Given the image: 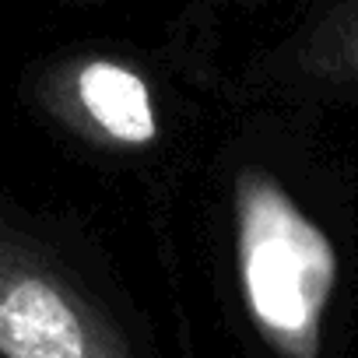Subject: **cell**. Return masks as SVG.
Returning a JSON list of instances; mask_svg holds the SVG:
<instances>
[{
	"label": "cell",
	"instance_id": "obj_2",
	"mask_svg": "<svg viewBox=\"0 0 358 358\" xmlns=\"http://www.w3.org/2000/svg\"><path fill=\"white\" fill-rule=\"evenodd\" d=\"M0 358H137L113 316L36 243L0 225Z\"/></svg>",
	"mask_w": 358,
	"mask_h": 358
},
{
	"label": "cell",
	"instance_id": "obj_1",
	"mask_svg": "<svg viewBox=\"0 0 358 358\" xmlns=\"http://www.w3.org/2000/svg\"><path fill=\"white\" fill-rule=\"evenodd\" d=\"M232 253L246 316L278 358H320L341 285L330 232L267 169L232 179Z\"/></svg>",
	"mask_w": 358,
	"mask_h": 358
},
{
	"label": "cell",
	"instance_id": "obj_4",
	"mask_svg": "<svg viewBox=\"0 0 358 358\" xmlns=\"http://www.w3.org/2000/svg\"><path fill=\"white\" fill-rule=\"evenodd\" d=\"M264 81L306 95H358V0L323 8L267 60Z\"/></svg>",
	"mask_w": 358,
	"mask_h": 358
},
{
	"label": "cell",
	"instance_id": "obj_3",
	"mask_svg": "<svg viewBox=\"0 0 358 358\" xmlns=\"http://www.w3.org/2000/svg\"><path fill=\"white\" fill-rule=\"evenodd\" d=\"M53 109L67 116L81 137L116 151H144L158 144L162 120L148 78L120 57H78L57 78Z\"/></svg>",
	"mask_w": 358,
	"mask_h": 358
}]
</instances>
